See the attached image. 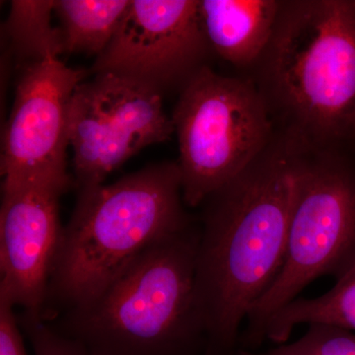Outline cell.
Segmentation results:
<instances>
[{"label": "cell", "mask_w": 355, "mask_h": 355, "mask_svg": "<svg viewBox=\"0 0 355 355\" xmlns=\"http://www.w3.org/2000/svg\"><path fill=\"white\" fill-rule=\"evenodd\" d=\"M309 150L286 133L202 203L195 286L205 355H237L241 326L286 259L299 172Z\"/></svg>", "instance_id": "cell-1"}, {"label": "cell", "mask_w": 355, "mask_h": 355, "mask_svg": "<svg viewBox=\"0 0 355 355\" xmlns=\"http://www.w3.org/2000/svg\"><path fill=\"white\" fill-rule=\"evenodd\" d=\"M244 76L275 132L307 150H355V0H280L268 46Z\"/></svg>", "instance_id": "cell-2"}, {"label": "cell", "mask_w": 355, "mask_h": 355, "mask_svg": "<svg viewBox=\"0 0 355 355\" xmlns=\"http://www.w3.org/2000/svg\"><path fill=\"white\" fill-rule=\"evenodd\" d=\"M200 235L197 219L163 238L99 296L51 326L88 355H205L195 286Z\"/></svg>", "instance_id": "cell-3"}, {"label": "cell", "mask_w": 355, "mask_h": 355, "mask_svg": "<svg viewBox=\"0 0 355 355\" xmlns=\"http://www.w3.org/2000/svg\"><path fill=\"white\" fill-rule=\"evenodd\" d=\"M184 205L174 161L79 190L62 229L44 310L51 302L72 309L99 296L148 248L197 220Z\"/></svg>", "instance_id": "cell-4"}, {"label": "cell", "mask_w": 355, "mask_h": 355, "mask_svg": "<svg viewBox=\"0 0 355 355\" xmlns=\"http://www.w3.org/2000/svg\"><path fill=\"white\" fill-rule=\"evenodd\" d=\"M355 268V150L306 154L299 172L284 266L254 305L239 349L263 345L266 322L324 275L336 280Z\"/></svg>", "instance_id": "cell-5"}, {"label": "cell", "mask_w": 355, "mask_h": 355, "mask_svg": "<svg viewBox=\"0 0 355 355\" xmlns=\"http://www.w3.org/2000/svg\"><path fill=\"white\" fill-rule=\"evenodd\" d=\"M171 119L183 200L191 209L240 174L275 133L253 80L244 74L222 76L210 67L180 92Z\"/></svg>", "instance_id": "cell-6"}, {"label": "cell", "mask_w": 355, "mask_h": 355, "mask_svg": "<svg viewBox=\"0 0 355 355\" xmlns=\"http://www.w3.org/2000/svg\"><path fill=\"white\" fill-rule=\"evenodd\" d=\"M171 116L162 93L113 73L77 86L69 104V140L78 190L105 178L141 149L171 139Z\"/></svg>", "instance_id": "cell-7"}, {"label": "cell", "mask_w": 355, "mask_h": 355, "mask_svg": "<svg viewBox=\"0 0 355 355\" xmlns=\"http://www.w3.org/2000/svg\"><path fill=\"white\" fill-rule=\"evenodd\" d=\"M85 74L55 57L25 67L2 139V191L73 184L67 172L69 104Z\"/></svg>", "instance_id": "cell-8"}, {"label": "cell", "mask_w": 355, "mask_h": 355, "mask_svg": "<svg viewBox=\"0 0 355 355\" xmlns=\"http://www.w3.org/2000/svg\"><path fill=\"white\" fill-rule=\"evenodd\" d=\"M212 55L198 0H132L91 71L127 77L162 94L181 92Z\"/></svg>", "instance_id": "cell-9"}, {"label": "cell", "mask_w": 355, "mask_h": 355, "mask_svg": "<svg viewBox=\"0 0 355 355\" xmlns=\"http://www.w3.org/2000/svg\"><path fill=\"white\" fill-rule=\"evenodd\" d=\"M67 189L32 184L2 191L0 295L44 317L51 270L62 239L58 200Z\"/></svg>", "instance_id": "cell-10"}, {"label": "cell", "mask_w": 355, "mask_h": 355, "mask_svg": "<svg viewBox=\"0 0 355 355\" xmlns=\"http://www.w3.org/2000/svg\"><path fill=\"white\" fill-rule=\"evenodd\" d=\"M280 0H198V16L214 55L246 74L272 37Z\"/></svg>", "instance_id": "cell-11"}, {"label": "cell", "mask_w": 355, "mask_h": 355, "mask_svg": "<svg viewBox=\"0 0 355 355\" xmlns=\"http://www.w3.org/2000/svg\"><path fill=\"white\" fill-rule=\"evenodd\" d=\"M301 324H323L355 331V268L317 298H296L266 322L261 340L284 345Z\"/></svg>", "instance_id": "cell-12"}, {"label": "cell", "mask_w": 355, "mask_h": 355, "mask_svg": "<svg viewBox=\"0 0 355 355\" xmlns=\"http://www.w3.org/2000/svg\"><path fill=\"white\" fill-rule=\"evenodd\" d=\"M130 0H58L64 53L100 55L116 34Z\"/></svg>", "instance_id": "cell-13"}, {"label": "cell", "mask_w": 355, "mask_h": 355, "mask_svg": "<svg viewBox=\"0 0 355 355\" xmlns=\"http://www.w3.org/2000/svg\"><path fill=\"white\" fill-rule=\"evenodd\" d=\"M55 3L51 0H15L11 3L6 32L14 53L25 60L26 67L64 53L62 30L51 24Z\"/></svg>", "instance_id": "cell-14"}, {"label": "cell", "mask_w": 355, "mask_h": 355, "mask_svg": "<svg viewBox=\"0 0 355 355\" xmlns=\"http://www.w3.org/2000/svg\"><path fill=\"white\" fill-rule=\"evenodd\" d=\"M237 355H355V334L330 324H312L296 342L263 352L239 350Z\"/></svg>", "instance_id": "cell-15"}, {"label": "cell", "mask_w": 355, "mask_h": 355, "mask_svg": "<svg viewBox=\"0 0 355 355\" xmlns=\"http://www.w3.org/2000/svg\"><path fill=\"white\" fill-rule=\"evenodd\" d=\"M18 320L35 355H88L80 345L58 333L43 316L23 312Z\"/></svg>", "instance_id": "cell-16"}, {"label": "cell", "mask_w": 355, "mask_h": 355, "mask_svg": "<svg viewBox=\"0 0 355 355\" xmlns=\"http://www.w3.org/2000/svg\"><path fill=\"white\" fill-rule=\"evenodd\" d=\"M14 305L0 295V355H28Z\"/></svg>", "instance_id": "cell-17"}]
</instances>
